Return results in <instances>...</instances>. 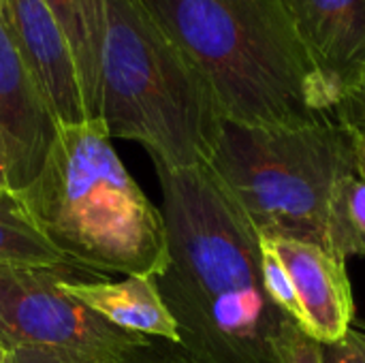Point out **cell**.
<instances>
[{"label":"cell","mask_w":365,"mask_h":363,"mask_svg":"<svg viewBox=\"0 0 365 363\" xmlns=\"http://www.w3.org/2000/svg\"><path fill=\"white\" fill-rule=\"evenodd\" d=\"M154 167L167 231V265L154 285L180 344L199 363H280L284 312L263 289L259 233L207 165Z\"/></svg>","instance_id":"1"},{"label":"cell","mask_w":365,"mask_h":363,"mask_svg":"<svg viewBox=\"0 0 365 363\" xmlns=\"http://www.w3.org/2000/svg\"><path fill=\"white\" fill-rule=\"evenodd\" d=\"M212 88L225 120L295 128L329 122L334 98L284 0H141Z\"/></svg>","instance_id":"2"},{"label":"cell","mask_w":365,"mask_h":363,"mask_svg":"<svg viewBox=\"0 0 365 363\" xmlns=\"http://www.w3.org/2000/svg\"><path fill=\"white\" fill-rule=\"evenodd\" d=\"M41 233L75 267L101 278L156 276L167 265V231L130 178L101 118L56 124L32 182L15 190Z\"/></svg>","instance_id":"3"},{"label":"cell","mask_w":365,"mask_h":363,"mask_svg":"<svg viewBox=\"0 0 365 363\" xmlns=\"http://www.w3.org/2000/svg\"><path fill=\"white\" fill-rule=\"evenodd\" d=\"M98 118L167 169L207 165L225 124L203 75L141 0H105Z\"/></svg>","instance_id":"4"},{"label":"cell","mask_w":365,"mask_h":363,"mask_svg":"<svg viewBox=\"0 0 365 363\" xmlns=\"http://www.w3.org/2000/svg\"><path fill=\"white\" fill-rule=\"evenodd\" d=\"M207 167L259 235L327 248L334 186L355 173L353 137L334 120L295 128L225 120Z\"/></svg>","instance_id":"5"},{"label":"cell","mask_w":365,"mask_h":363,"mask_svg":"<svg viewBox=\"0 0 365 363\" xmlns=\"http://www.w3.org/2000/svg\"><path fill=\"white\" fill-rule=\"evenodd\" d=\"M64 280H107L73 265L0 263V342L81 359H115L150 338L128 334L62 291Z\"/></svg>","instance_id":"6"},{"label":"cell","mask_w":365,"mask_h":363,"mask_svg":"<svg viewBox=\"0 0 365 363\" xmlns=\"http://www.w3.org/2000/svg\"><path fill=\"white\" fill-rule=\"evenodd\" d=\"M0 19L56 124L88 120L77 66L45 0H0Z\"/></svg>","instance_id":"7"},{"label":"cell","mask_w":365,"mask_h":363,"mask_svg":"<svg viewBox=\"0 0 365 363\" xmlns=\"http://www.w3.org/2000/svg\"><path fill=\"white\" fill-rule=\"evenodd\" d=\"M336 103L365 73V0H284Z\"/></svg>","instance_id":"8"},{"label":"cell","mask_w":365,"mask_h":363,"mask_svg":"<svg viewBox=\"0 0 365 363\" xmlns=\"http://www.w3.org/2000/svg\"><path fill=\"white\" fill-rule=\"evenodd\" d=\"M0 131L9 148L11 188L21 190L41 169L56 120L0 19Z\"/></svg>","instance_id":"9"},{"label":"cell","mask_w":365,"mask_h":363,"mask_svg":"<svg viewBox=\"0 0 365 363\" xmlns=\"http://www.w3.org/2000/svg\"><path fill=\"white\" fill-rule=\"evenodd\" d=\"M269 240V237H267ZM284 263L306 317V334L321 344L344 338L355 319L346 261L327 248L297 240H269Z\"/></svg>","instance_id":"10"},{"label":"cell","mask_w":365,"mask_h":363,"mask_svg":"<svg viewBox=\"0 0 365 363\" xmlns=\"http://www.w3.org/2000/svg\"><path fill=\"white\" fill-rule=\"evenodd\" d=\"M60 287L94 315L128 334L180 342L178 323L160 300L152 276H126L120 282L64 280Z\"/></svg>","instance_id":"11"},{"label":"cell","mask_w":365,"mask_h":363,"mask_svg":"<svg viewBox=\"0 0 365 363\" xmlns=\"http://www.w3.org/2000/svg\"><path fill=\"white\" fill-rule=\"evenodd\" d=\"M73 53L86 116L98 118L101 56L105 41V0H45Z\"/></svg>","instance_id":"12"},{"label":"cell","mask_w":365,"mask_h":363,"mask_svg":"<svg viewBox=\"0 0 365 363\" xmlns=\"http://www.w3.org/2000/svg\"><path fill=\"white\" fill-rule=\"evenodd\" d=\"M0 263L41 267L71 265L41 233L15 190L0 193Z\"/></svg>","instance_id":"13"},{"label":"cell","mask_w":365,"mask_h":363,"mask_svg":"<svg viewBox=\"0 0 365 363\" xmlns=\"http://www.w3.org/2000/svg\"><path fill=\"white\" fill-rule=\"evenodd\" d=\"M325 246L331 255L346 261V257L365 259V182L357 173H349L334 186Z\"/></svg>","instance_id":"14"},{"label":"cell","mask_w":365,"mask_h":363,"mask_svg":"<svg viewBox=\"0 0 365 363\" xmlns=\"http://www.w3.org/2000/svg\"><path fill=\"white\" fill-rule=\"evenodd\" d=\"M6 363H199L180 342L150 338L145 344L115 357V359H81L73 355H62L53 351L34 349H9Z\"/></svg>","instance_id":"15"},{"label":"cell","mask_w":365,"mask_h":363,"mask_svg":"<svg viewBox=\"0 0 365 363\" xmlns=\"http://www.w3.org/2000/svg\"><path fill=\"white\" fill-rule=\"evenodd\" d=\"M259 244H261V280H263V289H265L267 297L280 312H284L289 319H293L299 325V329L304 332L306 317H304L302 304L295 293V285H293L284 263L280 261L276 248L272 246V242L267 237L259 235Z\"/></svg>","instance_id":"16"},{"label":"cell","mask_w":365,"mask_h":363,"mask_svg":"<svg viewBox=\"0 0 365 363\" xmlns=\"http://www.w3.org/2000/svg\"><path fill=\"white\" fill-rule=\"evenodd\" d=\"M276 349L280 363H323V344L302 332L287 315L282 317Z\"/></svg>","instance_id":"17"},{"label":"cell","mask_w":365,"mask_h":363,"mask_svg":"<svg viewBox=\"0 0 365 363\" xmlns=\"http://www.w3.org/2000/svg\"><path fill=\"white\" fill-rule=\"evenodd\" d=\"M331 120L346 128H355V126L365 124V73L336 103V107L331 111Z\"/></svg>","instance_id":"18"},{"label":"cell","mask_w":365,"mask_h":363,"mask_svg":"<svg viewBox=\"0 0 365 363\" xmlns=\"http://www.w3.org/2000/svg\"><path fill=\"white\" fill-rule=\"evenodd\" d=\"M323 363H365V332L351 327L338 342L323 344Z\"/></svg>","instance_id":"19"},{"label":"cell","mask_w":365,"mask_h":363,"mask_svg":"<svg viewBox=\"0 0 365 363\" xmlns=\"http://www.w3.org/2000/svg\"><path fill=\"white\" fill-rule=\"evenodd\" d=\"M353 137V154H355V173L365 182V124L349 128Z\"/></svg>","instance_id":"20"},{"label":"cell","mask_w":365,"mask_h":363,"mask_svg":"<svg viewBox=\"0 0 365 363\" xmlns=\"http://www.w3.org/2000/svg\"><path fill=\"white\" fill-rule=\"evenodd\" d=\"M4 190H13V188H11V173H9V148L0 131V193Z\"/></svg>","instance_id":"21"},{"label":"cell","mask_w":365,"mask_h":363,"mask_svg":"<svg viewBox=\"0 0 365 363\" xmlns=\"http://www.w3.org/2000/svg\"><path fill=\"white\" fill-rule=\"evenodd\" d=\"M6 355H9V349L0 342V363H6Z\"/></svg>","instance_id":"22"}]
</instances>
